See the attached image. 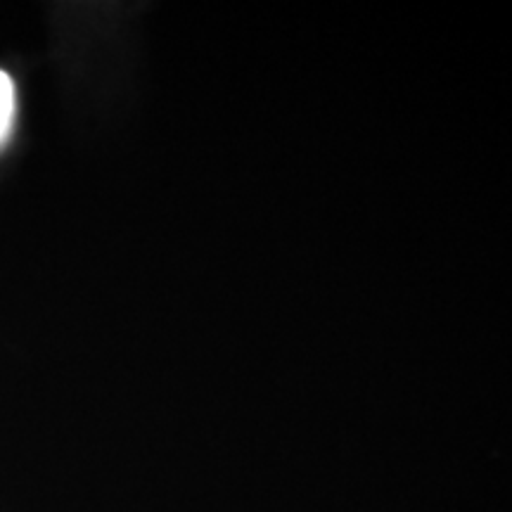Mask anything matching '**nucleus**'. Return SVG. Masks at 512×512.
I'll return each instance as SVG.
<instances>
[{
    "instance_id": "1",
    "label": "nucleus",
    "mask_w": 512,
    "mask_h": 512,
    "mask_svg": "<svg viewBox=\"0 0 512 512\" xmlns=\"http://www.w3.org/2000/svg\"><path fill=\"white\" fill-rule=\"evenodd\" d=\"M15 117V86L5 72H0V143L8 136Z\"/></svg>"
}]
</instances>
